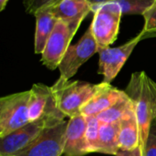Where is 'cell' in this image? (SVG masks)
<instances>
[{
    "label": "cell",
    "mask_w": 156,
    "mask_h": 156,
    "mask_svg": "<svg viewBox=\"0 0 156 156\" xmlns=\"http://www.w3.org/2000/svg\"><path fill=\"white\" fill-rule=\"evenodd\" d=\"M135 104L141 147L144 149L151 124L156 118V82L144 71L132 74L124 90Z\"/></svg>",
    "instance_id": "6da1fadb"
},
{
    "label": "cell",
    "mask_w": 156,
    "mask_h": 156,
    "mask_svg": "<svg viewBox=\"0 0 156 156\" xmlns=\"http://www.w3.org/2000/svg\"><path fill=\"white\" fill-rule=\"evenodd\" d=\"M101 87V82L92 84L80 80H64L58 78L51 87L58 109L66 117L80 113L82 107Z\"/></svg>",
    "instance_id": "7a4b0ae2"
},
{
    "label": "cell",
    "mask_w": 156,
    "mask_h": 156,
    "mask_svg": "<svg viewBox=\"0 0 156 156\" xmlns=\"http://www.w3.org/2000/svg\"><path fill=\"white\" fill-rule=\"evenodd\" d=\"M90 26L99 49L110 47L118 37L122 14L121 5L111 1L97 6Z\"/></svg>",
    "instance_id": "3957f363"
},
{
    "label": "cell",
    "mask_w": 156,
    "mask_h": 156,
    "mask_svg": "<svg viewBox=\"0 0 156 156\" xmlns=\"http://www.w3.org/2000/svg\"><path fill=\"white\" fill-rule=\"evenodd\" d=\"M30 90L0 100V138L27 125L29 121Z\"/></svg>",
    "instance_id": "277c9868"
},
{
    "label": "cell",
    "mask_w": 156,
    "mask_h": 156,
    "mask_svg": "<svg viewBox=\"0 0 156 156\" xmlns=\"http://www.w3.org/2000/svg\"><path fill=\"white\" fill-rule=\"evenodd\" d=\"M29 121L37 122L47 120L53 125L64 122L66 116L58 109L51 87L36 83L30 89Z\"/></svg>",
    "instance_id": "5b68a950"
},
{
    "label": "cell",
    "mask_w": 156,
    "mask_h": 156,
    "mask_svg": "<svg viewBox=\"0 0 156 156\" xmlns=\"http://www.w3.org/2000/svg\"><path fill=\"white\" fill-rule=\"evenodd\" d=\"M97 52H99V47L90 27H89L79 42L69 46L66 51L58 65L59 79L69 80L78 72L79 69Z\"/></svg>",
    "instance_id": "8992f818"
},
{
    "label": "cell",
    "mask_w": 156,
    "mask_h": 156,
    "mask_svg": "<svg viewBox=\"0 0 156 156\" xmlns=\"http://www.w3.org/2000/svg\"><path fill=\"white\" fill-rule=\"evenodd\" d=\"M144 35L145 32L142 31L135 37L120 47H108L99 49L98 53L100 55V58L98 73L103 76V82L111 84Z\"/></svg>",
    "instance_id": "52a82bcc"
},
{
    "label": "cell",
    "mask_w": 156,
    "mask_h": 156,
    "mask_svg": "<svg viewBox=\"0 0 156 156\" xmlns=\"http://www.w3.org/2000/svg\"><path fill=\"white\" fill-rule=\"evenodd\" d=\"M56 125L42 119L31 122L6 136L0 138V156H13L19 154L36 141L47 128Z\"/></svg>",
    "instance_id": "ba28073f"
},
{
    "label": "cell",
    "mask_w": 156,
    "mask_h": 156,
    "mask_svg": "<svg viewBox=\"0 0 156 156\" xmlns=\"http://www.w3.org/2000/svg\"><path fill=\"white\" fill-rule=\"evenodd\" d=\"M76 32L64 21L58 20L41 54L43 65L50 70L58 68Z\"/></svg>",
    "instance_id": "9c48e42d"
},
{
    "label": "cell",
    "mask_w": 156,
    "mask_h": 156,
    "mask_svg": "<svg viewBox=\"0 0 156 156\" xmlns=\"http://www.w3.org/2000/svg\"><path fill=\"white\" fill-rule=\"evenodd\" d=\"M68 122L47 128L41 135L19 154L13 156H62Z\"/></svg>",
    "instance_id": "30bf717a"
},
{
    "label": "cell",
    "mask_w": 156,
    "mask_h": 156,
    "mask_svg": "<svg viewBox=\"0 0 156 156\" xmlns=\"http://www.w3.org/2000/svg\"><path fill=\"white\" fill-rule=\"evenodd\" d=\"M87 154L89 152L86 143V116L80 113L68 121L63 154L84 156Z\"/></svg>",
    "instance_id": "8fae6325"
},
{
    "label": "cell",
    "mask_w": 156,
    "mask_h": 156,
    "mask_svg": "<svg viewBox=\"0 0 156 156\" xmlns=\"http://www.w3.org/2000/svg\"><path fill=\"white\" fill-rule=\"evenodd\" d=\"M51 10L58 20L64 21L77 31L87 15L92 12V6L88 0H60L51 6Z\"/></svg>",
    "instance_id": "7c38bea8"
},
{
    "label": "cell",
    "mask_w": 156,
    "mask_h": 156,
    "mask_svg": "<svg viewBox=\"0 0 156 156\" xmlns=\"http://www.w3.org/2000/svg\"><path fill=\"white\" fill-rule=\"evenodd\" d=\"M124 93L110 83L101 82V87L94 96L82 107L80 113L85 116H97L112 107Z\"/></svg>",
    "instance_id": "4fadbf2b"
},
{
    "label": "cell",
    "mask_w": 156,
    "mask_h": 156,
    "mask_svg": "<svg viewBox=\"0 0 156 156\" xmlns=\"http://www.w3.org/2000/svg\"><path fill=\"white\" fill-rule=\"evenodd\" d=\"M118 142L119 149L122 151H133L141 146L139 124L135 110L120 121Z\"/></svg>",
    "instance_id": "5bb4252c"
},
{
    "label": "cell",
    "mask_w": 156,
    "mask_h": 156,
    "mask_svg": "<svg viewBox=\"0 0 156 156\" xmlns=\"http://www.w3.org/2000/svg\"><path fill=\"white\" fill-rule=\"evenodd\" d=\"M36 17V31H35V53L42 54L46 47L47 41L51 35L58 19L54 16L50 7H46L37 11Z\"/></svg>",
    "instance_id": "9a60e30c"
},
{
    "label": "cell",
    "mask_w": 156,
    "mask_h": 156,
    "mask_svg": "<svg viewBox=\"0 0 156 156\" xmlns=\"http://www.w3.org/2000/svg\"><path fill=\"white\" fill-rule=\"evenodd\" d=\"M119 129L120 122L111 123L101 122L97 153L116 156L117 153L120 151L118 142Z\"/></svg>",
    "instance_id": "2e32d148"
},
{
    "label": "cell",
    "mask_w": 156,
    "mask_h": 156,
    "mask_svg": "<svg viewBox=\"0 0 156 156\" xmlns=\"http://www.w3.org/2000/svg\"><path fill=\"white\" fill-rule=\"evenodd\" d=\"M133 110H135V104L124 91L123 95L112 107L102 112L96 117L101 122H120Z\"/></svg>",
    "instance_id": "e0dca14e"
},
{
    "label": "cell",
    "mask_w": 156,
    "mask_h": 156,
    "mask_svg": "<svg viewBox=\"0 0 156 156\" xmlns=\"http://www.w3.org/2000/svg\"><path fill=\"white\" fill-rule=\"evenodd\" d=\"M101 122L96 116H86V143L88 152L97 153Z\"/></svg>",
    "instance_id": "ac0fdd59"
},
{
    "label": "cell",
    "mask_w": 156,
    "mask_h": 156,
    "mask_svg": "<svg viewBox=\"0 0 156 156\" xmlns=\"http://www.w3.org/2000/svg\"><path fill=\"white\" fill-rule=\"evenodd\" d=\"M155 0H114L122 10L123 15H144Z\"/></svg>",
    "instance_id": "d6986e66"
},
{
    "label": "cell",
    "mask_w": 156,
    "mask_h": 156,
    "mask_svg": "<svg viewBox=\"0 0 156 156\" xmlns=\"http://www.w3.org/2000/svg\"><path fill=\"white\" fill-rule=\"evenodd\" d=\"M59 1L60 0H24L23 4L27 13L35 15L40 9L53 6Z\"/></svg>",
    "instance_id": "ffe728a7"
},
{
    "label": "cell",
    "mask_w": 156,
    "mask_h": 156,
    "mask_svg": "<svg viewBox=\"0 0 156 156\" xmlns=\"http://www.w3.org/2000/svg\"><path fill=\"white\" fill-rule=\"evenodd\" d=\"M144 26L143 31L145 33L156 32V0L154 3L144 13Z\"/></svg>",
    "instance_id": "44dd1931"
},
{
    "label": "cell",
    "mask_w": 156,
    "mask_h": 156,
    "mask_svg": "<svg viewBox=\"0 0 156 156\" xmlns=\"http://www.w3.org/2000/svg\"><path fill=\"white\" fill-rule=\"evenodd\" d=\"M143 152L144 156H156V118L151 124L149 135Z\"/></svg>",
    "instance_id": "7402d4cb"
},
{
    "label": "cell",
    "mask_w": 156,
    "mask_h": 156,
    "mask_svg": "<svg viewBox=\"0 0 156 156\" xmlns=\"http://www.w3.org/2000/svg\"><path fill=\"white\" fill-rule=\"evenodd\" d=\"M143 148L140 146L139 148L133 150V151H122L120 150L116 156H144Z\"/></svg>",
    "instance_id": "603a6c76"
},
{
    "label": "cell",
    "mask_w": 156,
    "mask_h": 156,
    "mask_svg": "<svg viewBox=\"0 0 156 156\" xmlns=\"http://www.w3.org/2000/svg\"><path fill=\"white\" fill-rule=\"evenodd\" d=\"M111 1H114V0H88V2H89V3L90 4V5L92 6V12L94 11V9H95L97 6L101 5H102V4H104V3L111 2Z\"/></svg>",
    "instance_id": "cb8c5ba5"
},
{
    "label": "cell",
    "mask_w": 156,
    "mask_h": 156,
    "mask_svg": "<svg viewBox=\"0 0 156 156\" xmlns=\"http://www.w3.org/2000/svg\"><path fill=\"white\" fill-rule=\"evenodd\" d=\"M8 0H0V10H4Z\"/></svg>",
    "instance_id": "d4e9b609"
},
{
    "label": "cell",
    "mask_w": 156,
    "mask_h": 156,
    "mask_svg": "<svg viewBox=\"0 0 156 156\" xmlns=\"http://www.w3.org/2000/svg\"><path fill=\"white\" fill-rule=\"evenodd\" d=\"M62 156H66V155H64V154H63V155H62Z\"/></svg>",
    "instance_id": "484cf974"
},
{
    "label": "cell",
    "mask_w": 156,
    "mask_h": 156,
    "mask_svg": "<svg viewBox=\"0 0 156 156\" xmlns=\"http://www.w3.org/2000/svg\"></svg>",
    "instance_id": "4316f807"
}]
</instances>
